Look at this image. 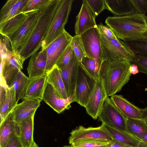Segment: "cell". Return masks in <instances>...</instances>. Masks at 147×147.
I'll return each mask as SVG.
<instances>
[{
	"label": "cell",
	"instance_id": "cell-9",
	"mask_svg": "<svg viewBox=\"0 0 147 147\" xmlns=\"http://www.w3.org/2000/svg\"><path fill=\"white\" fill-rule=\"evenodd\" d=\"M98 117L102 123L126 131L127 117L114 105L109 97L106 99Z\"/></svg>",
	"mask_w": 147,
	"mask_h": 147
},
{
	"label": "cell",
	"instance_id": "cell-21",
	"mask_svg": "<svg viewBox=\"0 0 147 147\" xmlns=\"http://www.w3.org/2000/svg\"><path fill=\"white\" fill-rule=\"evenodd\" d=\"M114 105L127 118L142 119L141 109L134 105L121 95H114L110 98Z\"/></svg>",
	"mask_w": 147,
	"mask_h": 147
},
{
	"label": "cell",
	"instance_id": "cell-12",
	"mask_svg": "<svg viewBox=\"0 0 147 147\" xmlns=\"http://www.w3.org/2000/svg\"><path fill=\"white\" fill-rule=\"evenodd\" d=\"M73 37L65 30L46 48L47 55V72L56 65L64 52L70 45Z\"/></svg>",
	"mask_w": 147,
	"mask_h": 147
},
{
	"label": "cell",
	"instance_id": "cell-3",
	"mask_svg": "<svg viewBox=\"0 0 147 147\" xmlns=\"http://www.w3.org/2000/svg\"><path fill=\"white\" fill-rule=\"evenodd\" d=\"M131 64L127 61L105 60L103 62L99 76L103 80L108 97L120 91L128 82L131 75L129 71Z\"/></svg>",
	"mask_w": 147,
	"mask_h": 147
},
{
	"label": "cell",
	"instance_id": "cell-41",
	"mask_svg": "<svg viewBox=\"0 0 147 147\" xmlns=\"http://www.w3.org/2000/svg\"><path fill=\"white\" fill-rule=\"evenodd\" d=\"M5 147H24L19 136H15L10 139Z\"/></svg>",
	"mask_w": 147,
	"mask_h": 147
},
{
	"label": "cell",
	"instance_id": "cell-13",
	"mask_svg": "<svg viewBox=\"0 0 147 147\" xmlns=\"http://www.w3.org/2000/svg\"><path fill=\"white\" fill-rule=\"evenodd\" d=\"M95 83V80L88 76L80 66L74 92L75 102L85 107L93 88Z\"/></svg>",
	"mask_w": 147,
	"mask_h": 147
},
{
	"label": "cell",
	"instance_id": "cell-42",
	"mask_svg": "<svg viewBox=\"0 0 147 147\" xmlns=\"http://www.w3.org/2000/svg\"><path fill=\"white\" fill-rule=\"evenodd\" d=\"M7 88L1 84L0 88V108L4 104L6 98Z\"/></svg>",
	"mask_w": 147,
	"mask_h": 147
},
{
	"label": "cell",
	"instance_id": "cell-48",
	"mask_svg": "<svg viewBox=\"0 0 147 147\" xmlns=\"http://www.w3.org/2000/svg\"><path fill=\"white\" fill-rule=\"evenodd\" d=\"M62 147H73L71 146H69V145H65Z\"/></svg>",
	"mask_w": 147,
	"mask_h": 147
},
{
	"label": "cell",
	"instance_id": "cell-19",
	"mask_svg": "<svg viewBox=\"0 0 147 147\" xmlns=\"http://www.w3.org/2000/svg\"><path fill=\"white\" fill-rule=\"evenodd\" d=\"M20 136L19 123L15 121L11 112L0 124V147H5L11 138Z\"/></svg>",
	"mask_w": 147,
	"mask_h": 147
},
{
	"label": "cell",
	"instance_id": "cell-6",
	"mask_svg": "<svg viewBox=\"0 0 147 147\" xmlns=\"http://www.w3.org/2000/svg\"><path fill=\"white\" fill-rule=\"evenodd\" d=\"M25 60L17 51H12L2 58L1 84L7 88L11 87L19 72L23 69Z\"/></svg>",
	"mask_w": 147,
	"mask_h": 147
},
{
	"label": "cell",
	"instance_id": "cell-43",
	"mask_svg": "<svg viewBox=\"0 0 147 147\" xmlns=\"http://www.w3.org/2000/svg\"><path fill=\"white\" fill-rule=\"evenodd\" d=\"M108 147H132L125 144L112 140L109 144Z\"/></svg>",
	"mask_w": 147,
	"mask_h": 147
},
{
	"label": "cell",
	"instance_id": "cell-2",
	"mask_svg": "<svg viewBox=\"0 0 147 147\" xmlns=\"http://www.w3.org/2000/svg\"><path fill=\"white\" fill-rule=\"evenodd\" d=\"M60 1L52 0L47 6L40 11L39 17L29 37L17 51L25 60L41 47L42 42Z\"/></svg>",
	"mask_w": 147,
	"mask_h": 147
},
{
	"label": "cell",
	"instance_id": "cell-7",
	"mask_svg": "<svg viewBox=\"0 0 147 147\" xmlns=\"http://www.w3.org/2000/svg\"><path fill=\"white\" fill-rule=\"evenodd\" d=\"M86 56L93 59L96 64V72L99 77V71L103 62L100 33L97 27L88 30L80 35Z\"/></svg>",
	"mask_w": 147,
	"mask_h": 147
},
{
	"label": "cell",
	"instance_id": "cell-23",
	"mask_svg": "<svg viewBox=\"0 0 147 147\" xmlns=\"http://www.w3.org/2000/svg\"><path fill=\"white\" fill-rule=\"evenodd\" d=\"M106 9L114 16L129 15L135 13L130 0H105Z\"/></svg>",
	"mask_w": 147,
	"mask_h": 147
},
{
	"label": "cell",
	"instance_id": "cell-33",
	"mask_svg": "<svg viewBox=\"0 0 147 147\" xmlns=\"http://www.w3.org/2000/svg\"><path fill=\"white\" fill-rule=\"evenodd\" d=\"M135 54L147 57V40H134L124 42Z\"/></svg>",
	"mask_w": 147,
	"mask_h": 147
},
{
	"label": "cell",
	"instance_id": "cell-47",
	"mask_svg": "<svg viewBox=\"0 0 147 147\" xmlns=\"http://www.w3.org/2000/svg\"><path fill=\"white\" fill-rule=\"evenodd\" d=\"M31 147H39L37 144L34 142Z\"/></svg>",
	"mask_w": 147,
	"mask_h": 147
},
{
	"label": "cell",
	"instance_id": "cell-25",
	"mask_svg": "<svg viewBox=\"0 0 147 147\" xmlns=\"http://www.w3.org/2000/svg\"><path fill=\"white\" fill-rule=\"evenodd\" d=\"M34 115L19 123L20 137L24 147H31L34 142L33 137Z\"/></svg>",
	"mask_w": 147,
	"mask_h": 147
},
{
	"label": "cell",
	"instance_id": "cell-38",
	"mask_svg": "<svg viewBox=\"0 0 147 147\" xmlns=\"http://www.w3.org/2000/svg\"><path fill=\"white\" fill-rule=\"evenodd\" d=\"M131 64H134L138 66L139 72L147 75V57L135 54L134 60Z\"/></svg>",
	"mask_w": 147,
	"mask_h": 147
},
{
	"label": "cell",
	"instance_id": "cell-34",
	"mask_svg": "<svg viewBox=\"0 0 147 147\" xmlns=\"http://www.w3.org/2000/svg\"><path fill=\"white\" fill-rule=\"evenodd\" d=\"M70 45L78 61L80 62L86 55L80 35H75L73 36Z\"/></svg>",
	"mask_w": 147,
	"mask_h": 147
},
{
	"label": "cell",
	"instance_id": "cell-39",
	"mask_svg": "<svg viewBox=\"0 0 147 147\" xmlns=\"http://www.w3.org/2000/svg\"><path fill=\"white\" fill-rule=\"evenodd\" d=\"M134 12L145 15L147 13V0H130Z\"/></svg>",
	"mask_w": 147,
	"mask_h": 147
},
{
	"label": "cell",
	"instance_id": "cell-44",
	"mask_svg": "<svg viewBox=\"0 0 147 147\" xmlns=\"http://www.w3.org/2000/svg\"><path fill=\"white\" fill-rule=\"evenodd\" d=\"M129 71L131 75H135L139 72L138 66L134 64H131L129 67Z\"/></svg>",
	"mask_w": 147,
	"mask_h": 147
},
{
	"label": "cell",
	"instance_id": "cell-36",
	"mask_svg": "<svg viewBox=\"0 0 147 147\" xmlns=\"http://www.w3.org/2000/svg\"><path fill=\"white\" fill-rule=\"evenodd\" d=\"M111 141L106 140H92L72 144L71 146L73 147H108Z\"/></svg>",
	"mask_w": 147,
	"mask_h": 147
},
{
	"label": "cell",
	"instance_id": "cell-46",
	"mask_svg": "<svg viewBox=\"0 0 147 147\" xmlns=\"http://www.w3.org/2000/svg\"><path fill=\"white\" fill-rule=\"evenodd\" d=\"M142 113V119L145 122L147 125V106L143 109H141Z\"/></svg>",
	"mask_w": 147,
	"mask_h": 147
},
{
	"label": "cell",
	"instance_id": "cell-14",
	"mask_svg": "<svg viewBox=\"0 0 147 147\" xmlns=\"http://www.w3.org/2000/svg\"><path fill=\"white\" fill-rule=\"evenodd\" d=\"M42 100L54 111L60 114L65 110L71 107V104L75 102L74 92L66 98L59 97L57 94L52 86L47 83Z\"/></svg>",
	"mask_w": 147,
	"mask_h": 147
},
{
	"label": "cell",
	"instance_id": "cell-4",
	"mask_svg": "<svg viewBox=\"0 0 147 147\" xmlns=\"http://www.w3.org/2000/svg\"><path fill=\"white\" fill-rule=\"evenodd\" d=\"M73 1V0H61L42 42V49H46L65 30V26L68 22Z\"/></svg>",
	"mask_w": 147,
	"mask_h": 147
},
{
	"label": "cell",
	"instance_id": "cell-28",
	"mask_svg": "<svg viewBox=\"0 0 147 147\" xmlns=\"http://www.w3.org/2000/svg\"><path fill=\"white\" fill-rule=\"evenodd\" d=\"M28 13L21 12L0 24L1 34L7 37L15 32L27 19Z\"/></svg>",
	"mask_w": 147,
	"mask_h": 147
},
{
	"label": "cell",
	"instance_id": "cell-15",
	"mask_svg": "<svg viewBox=\"0 0 147 147\" xmlns=\"http://www.w3.org/2000/svg\"><path fill=\"white\" fill-rule=\"evenodd\" d=\"M96 16L86 0H83L80 10L76 17V35H80L88 30L97 27L95 21Z\"/></svg>",
	"mask_w": 147,
	"mask_h": 147
},
{
	"label": "cell",
	"instance_id": "cell-26",
	"mask_svg": "<svg viewBox=\"0 0 147 147\" xmlns=\"http://www.w3.org/2000/svg\"><path fill=\"white\" fill-rule=\"evenodd\" d=\"M103 123L113 140L132 147H137L140 141L126 131H123Z\"/></svg>",
	"mask_w": 147,
	"mask_h": 147
},
{
	"label": "cell",
	"instance_id": "cell-8",
	"mask_svg": "<svg viewBox=\"0 0 147 147\" xmlns=\"http://www.w3.org/2000/svg\"><path fill=\"white\" fill-rule=\"evenodd\" d=\"M112 139L104 124L99 126L85 127L80 125L70 133L68 140L69 144L97 140H111Z\"/></svg>",
	"mask_w": 147,
	"mask_h": 147
},
{
	"label": "cell",
	"instance_id": "cell-31",
	"mask_svg": "<svg viewBox=\"0 0 147 147\" xmlns=\"http://www.w3.org/2000/svg\"><path fill=\"white\" fill-rule=\"evenodd\" d=\"M79 65L90 78L94 80L98 78L96 74V62L93 59L86 56L79 62Z\"/></svg>",
	"mask_w": 147,
	"mask_h": 147
},
{
	"label": "cell",
	"instance_id": "cell-24",
	"mask_svg": "<svg viewBox=\"0 0 147 147\" xmlns=\"http://www.w3.org/2000/svg\"><path fill=\"white\" fill-rule=\"evenodd\" d=\"M47 74V82L52 86L57 95L62 98H68L60 70L55 65Z\"/></svg>",
	"mask_w": 147,
	"mask_h": 147
},
{
	"label": "cell",
	"instance_id": "cell-17",
	"mask_svg": "<svg viewBox=\"0 0 147 147\" xmlns=\"http://www.w3.org/2000/svg\"><path fill=\"white\" fill-rule=\"evenodd\" d=\"M41 101L38 99L27 98L17 104L12 112L15 121L19 123L34 114Z\"/></svg>",
	"mask_w": 147,
	"mask_h": 147
},
{
	"label": "cell",
	"instance_id": "cell-35",
	"mask_svg": "<svg viewBox=\"0 0 147 147\" xmlns=\"http://www.w3.org/2000/svg\"><path fill=\"white\" fill-rule=\"evenodd\" d=\"M73 53V50L69 45L56 63V65L60 70L65 69L68 66L72 59Z\"/></svg>",
	"mask_w": 147,
	"mask_h": 147
},
{
	"label": "cell",
	"instance_id": "cell-11",
	"mask_svg": "<svg viewBox=\"0 0 147 147\" xmlns=\"http://www.w3.org/2000/svg\"><path fill=\"white\" fill-rule=\"evenodd\" d=\"M108 97L100 78L95 80L94 87L85 108L87 113L94 119L98 117L106 98Z\"/></svg>",
	"mask_w": 147,
	"mask_h": 147
},
{
	"label": "cell",
	"instance_id": "cell-40",
	"mask_svg": "<svg viewBox=\"0 0 147 147\" xmlns=\"http://www.w3.org/2000/svg\"><path fill=\"white\" fill-rule=\"evenodd\" d=\"M99 30L107 37L114 39L118 38L111 29L107 25H104L101 23L97 25Z\"/></svg>",
	"mask_w": 147,
	"mask_h": 147
},
{
	"label": "cell",
	"instance_id": "cell-20",
	"mask_svg": "<svg viewBox=\"0 0 147 147\" xmlns=\"http://www.w3.org/2000/svg\"><path fill=\"white\" fill-rule=\"evenodd\" d=\"M47 83V72L36 77L30 78L25 94L22 99L35 98L42 100Z\"/></svg>",
	"mask_w": 147,
	"mask_h": 147
},
{
	"label": "cell",
	"instance_id": "cell-5",
	"mask_svg": "<svg viewBox=\"0 0 147 147\" xmlns=\"http://www.w3.org/2000/svg\"><path fill=\"white\" fill-rule=\"evenodd\" d=\"M99 32L103 61H127L131 63L134 61L135 54L124 41L109 38Z\"/></svg>",
	"mask_w": 147,
	"mask_h": 147
},
{
	"label": "cell",
	"instance_id": "cell-49",
	"mask_svg": "<svg viewBox=\"0 0 147 147\" xmlns=\"http://www.w3.org/2000/svg\"><path fill=\"white\" fill-rule=\"evenodd\" d=\"M145 18H146V21L147 22V16H146Z\"/></svg>",
	"mask_w": 147,
	"mask_h": 147
},
{
	"label": "cell",
	"instance_id": "cell-45",
	"mask_svg": "<svg viewBox=\"0 0 147 147\" xmlns=\"http://www.w3.org/2000/svg\"><path fill=\"white\" fill-rule=\"evenodd\" d=\"M137 147H147V134L140 141Z\"/></svg>",
	"mask_w": 147,
	"mask_h": 147
},
{
	"label": "cell",
	"instance_id": "cell-22",
	"mask_svg": "<svg viewBox=\"0 0 147 147\" xmlns=\"http://www.w3.org/2000/svg\"><path fill=\"white\" fill-rule=\"evenodd\" d=\"M28 0H8L0 11V24L21 12Z\"/></svg>",
	"mask_w": 147,
	"mask_h": 147
},
{
	"label": "cell",
	"instance_id": "cell-1",
	"mask_svg": "<svg viewBox=\"0 0 147 147\" xmlns=\"http://www.w3.org/2000/svg\"><path fill=\"white\" fill-rule=\"evenodd\" d=\"M145 15L135 13L120 16H108L105 23L117 38L124 42L147 40V22Z\"/></svg>",
	"mask_w": 147,
	"mask_h": 147
},
{
	"label": "cell",
	"instance_id": "cell-32",
	"mask_svg": "<svg viewBox=\"0 0 147 147\" xmlns=\"http://www.w3.org/2000/svg\"><path fill=\"white\" fill-rule=\"evenodd\" d=\"M52 0H28L21 13H28L40 11L47 6Z\"/></svg>",
	"mask_w": 147,
	"mask_h": 147
},
{
	"label": "cell",
	"instance_id": "cell-18",
	"mask_svg": "<svg viewBox=\"0 0 147 147\" xmlns=\"http://www.w3.org/2000/svg\"><path fill=\"white\" fill-rule=\"evenodd\" d=\"M47 61L46 49L32 55L30 58L27 70L30 78L36 77L47 72Z\"/></svg>",
	"mask_w": 147,
	"mask_h": 147
},
{
	"label": "cell",
	"instance_id": "cell-37",
	"mask_svg": "<svg viewBox=\"0 0 147 147\" xmlns=\"http://www.w3.org/2000/svg\"><path fill=\"white\" fill-rule=\"evenodd\" d=\"M96 16L100 14L107 7L105 0H86Z\"/></svg>",
	"mask_w": 147,
	"mask_h": 147
},
{
	"label": "cell",
	"instance_id": "cell-30",
	"mask_svg": "<svg viewBox=\"0 0 147 147\" xmlns=\"http://www.w3.org/2000/svg\"><path fill=\"white\" fill-rule=\"evenodd\" d=\"M30 78L20 71L13 83L11 87L14 89L17 102L24 97L26 90Z\"/></svg>",
	"mask_w": 147,
	"mask_h": 147
},
{
	"label": "cell",
	"instance_id": "cell-27",
	"mask_svg": "<svg viewBox=\"0 0 147 147\" xmlns=\"http://www.w3.org/2000/svg\"><path fill=\"white\" fill-rule=\"evenodd\" d=\"M126 131L141 141L147 134V125L142 119L127 118Z\"/></svg>",
	"mask_w": 147,
	"mask_h": 147
},
{
	"label": "cell",
	"instance_id": "cell-16",
	"mask_svg": "<svg viewBox=\"0 0 147 147\" xmlns=\"http://www.w3.org/2000/svg\"><path fill=\"white\" fill-rule=\"evenodd\" d=\"M79 62L73 52L72 59L68 66L61 70L67 98L75 92L79 69Z\"/></svg>",
	"mask_w": 147,
	"mask_h": 147
},
{
	"label": "cell",
	"instance_id": "cell-10",
	"mask_svg": "<svg viewBox=\"0 0 147 147\" xmlns=\"http://www.w3.org/2000/svg\"><path fill=\"white\" fill-rule=\"evenodd\" d=\"M40 14V11L29 13L27 18L20 27L13 33L6 37L10 42L13 51H17L27 40Z\"/></svg>",
	"mask_w": 147,
	"mask_h": 147
},
{
	"label": "cell",
	"instance_id": "cell-29",
	"mask_svg": "<svg viewBox=\"0 0 147 147\" xmlns=\"http://www.w3.org/2000/svg\"><path fill=\"white\" fill-rule=\"evenodd\" d=\"M7 90L6 100L3 106L0 108V124L12 112L18 104L14 88L12 87L9 88H7Z\"/></svg>",
	"mask_w": 147,
	"mask_h": 147
}]
</instances>
